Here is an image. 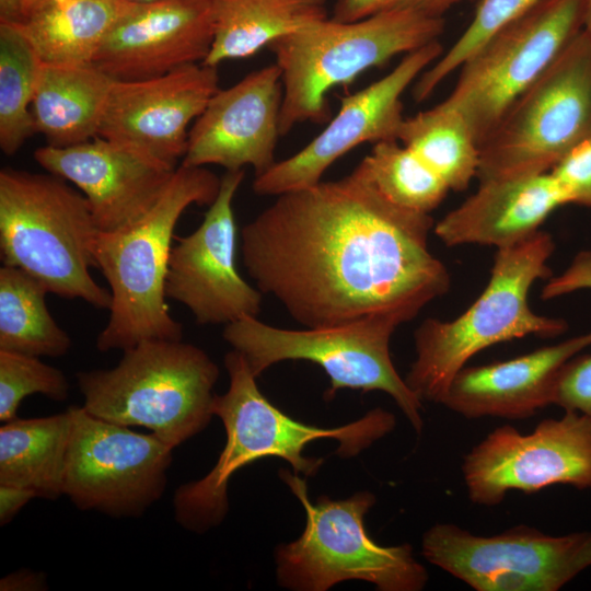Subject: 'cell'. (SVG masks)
<instances>
[{
    "label": "cell",
    "instance_id": "3",
    "mask_svg": "<svg viewBox=\"0 0 591 591\" xmlns=\"http://www.w3.org/2000/svg\"><path fill=\"white\" fill-rule=\"evenodd\" d=\"M221 178L205 166L181 164L154 206L116 232H99L96 268L109 285V317L100 351L126 350L146 340H182L183 326L165 302V279L177 221L190 205L210 206Z\"/></svg>",
    "mask_w": 591,
    "mask_h": 591
},
{
    "label": "cell",
    "instance_id": "16",
    "mask_svg": "<svg viewBox=\"0 0 591 591\" xmlns=\"http://www.w3.org/2000/svg\"><path fill=\"white\" fill-rule=\"evenodd\" d=\"M244 176V170L227 171L200 225L177 237L171 250L165 294L185 305L200 325L257 317L262 309V292L235 266L233 199Z\"/></svg>",
    "mask_w": 591,
    "mask_h": 591
},
{
    "label": "cell",
    "instance_id": "17",
    "mask_svg": "<svg viewBox=\"0 0 591 591\" xmlns=\"http://www.w3.org/2000/svg\"><path fill=\"white\" fill-rule=\"evenodd\" d=\"M217 67L202 62L143 80L114 81L99 136L175 169L188 125L219 90Z\"/></svg>",
    "mask_w": 591,
    "mask_h": 591
},
{
    "label": "cell",
    "instance_id": "19",
    "mask_svg": "<svg viewBox=\"0 0 591 591\" xmlns=\"http://www.w3.org/2000/svg\"><path fill=\"white\" fill-rule=\"evenodd\" d=\"M49 173L74 184L85 196L100 232H116L140 220L158 201L175 169L121 143L96 136L34 152Z\"/></svg>",
    "mask_w": 591,
    "mask_h": 591
},
{
    "label": "cell",
    "instance_id": "13",
    "mask_svg": "<svg viewBox=\"0 0 591 591\" xmlns=\"http://www.w3.org/2000/svg\"><path fill=\"white\" fill-rule=\"evenodd\" d=\"M71 432L63 495L80 510L112 518H139L164 494L173 449L152 432L70 406Z\"/></svg>",
    "mask_w": 591,
    "mask_h": 591
},
{
    "label": "cell",
    "instance_id": "6",
    "mask_svg": "<svg viewBox=\"0 0 591 591\" xmlns=\"http://www.w3.org/2000/svg\"><path fill=\"white\" fill-rule=\"evenodd\" d=\"M444 27V18L387 11L349 22L326 18L274 42L268 48L283 89L281 137L298 124L326 121L332 89L439 40Z\"/></svg>",
    "mask_w": 591,
    "mask_h": 591
},
{
    "label": "cell",
    "instance_id": "10",
    "mask_svg": "<svg viewBox=\"0 0 591 591\" xmlns=\"http://www.w3.org/2000/svg\"><path fill=\"white\" fill-rule=\"evenodd\" d=\"M398 325L385 317L302 331L267 325L244 316L225 325L223 338L241 352L258 378L283 360H308L324 369L331 386L324 397L331 401L341 389L389 394L417 433L424 427L421 399L396 371L390 340Z\"/></svg>",
    "mask_w": 591,
    "mask_h": 591
},
{
    "label": "cell",
    "instance_id": "33",
    "mask_svg": "<svg viewBox=\"0 0 591 591\" xmlns=\"http://www.w3.org/2000/svg\"><path fill=\"white\" fill-rule=\"evenodd\" d=\"M549 174L566 204L591 208V135L569 150Z\"/></svg>",
    "mask_w": 591,
    "mask_h": 591
},
{
    "label": "cell",
    "instance_id": "23",
    "mask_svg": "<svg viewBox=\"0 0 591 591\" xmlns=\"http://www.w3.org/2000/svg\"><path fill=\"white\" fill-rule=\"evenodd\" d=\"M114 81L94 65L43 63L31 108L35 132L54 147L99 136Z\"/></svg>",
    "mask_w": 591,
    "mask_h": 591
},
{
    "label": "cell",
    "instance_id": "41",
    "mask_svg": "<svg viewBox=\"0 0 591 591\" xmlns=\"http://www.w3.org/2000/svg\"><path fill=\"white\" fill-rule=\"evenodd\" d=\"M131 1H136V2H144V1H151V0H131Z\"/></svg>",
    "mask_w": 591,
    "mask_h": 591
},
{
    "label": "cell",
    "instance_id": "21",
    "mask_svg": "<svg viewBox=\"0 0 591 591\" xmlns=\"http://www.w3.org/2000/svg\"><path fill=\"white\" fill-rule=\"evenodd\" d=\"M591 346V331L509 360L464 367L441 405L468 419H525L551 405L560 368Z\"/></svg>",
    "mask_w": 591,
    "mask_h": 591
},
{
    "label": "cell",
    "instance_id": "12",
    "mask_svg": "<svg viewBox=\"0 0 591 591\" xmlns=\"http://www.w3.org/2000/svg\"><path fill=\"white\" fill-rule=\"evenodd\" d=\"M422 555L476 591H556L591 566V531L518 525L486 536L437 523L422 536Z\"/></svg>",
    "mask_w": 591,
    "mask_h": 591
},
{
    "label": "cell",
    "instance_id": "26",
    "mask_svg": "<svg viewBox=\"0 0 591 591\" xmlns=\"http://www.w3.org/2000/svg\"><path fill=\"white\" fill-rule=\"evenodd\" d=\"M70 432L69 409L5 421L0 428V485L28 489L36 498L58 499L63 495Z\"/></svg>",
    "mask_w": 591,
    "mask_h": 591
},
{
    "label": "cell",
    "instance_id": "20",
    "mask_svg": "<svg viewBox=\"0 0 591 591\" xmlns=\"http://www.w3.org/2000/svg\"><path fill=\"white\" fill-rule=\"evenodd\" d=\"M212 39V0L136 2L106 36L93 65L115 81L149 79L204 62Z\"/></svg>",
    "mask_w": 591,
    "mask_h": 591
},
{
    "label": "cell",
    "instance_id": "36",
    "mask_svg": "<svg viewBox=\"0 0 591 591\" xmlns=\"http://www.w3.org/2000/svg\"><path fill=\"white\" fill-rule=\"evenodd\" d=\"M591 289V251L576 254L559 275L549 277L541 291L543 300H552L575 291Z\"/></svg>",
    "mask_w": 591,
    "mask_h": 591
},
{
    "label": "cell",
    "instance_id": "14",
    "mask_svg": "<svg viewBox=\"0 0 591 591\" xmlns=\"http://www.w3.org/2000/svg\"><path fill=\"white\" fill-rule=\"evenodd\" d=\"M470 500L499 505L512 490L533 494L553 485L591 488V418L565 410L531 433L510 425L494 429L464 456Z\"/></svg>",
    "mask_w": 591,
    "mask_h": 591
},
{
    "label": "cell",
    "instance_id": "7",
    "mask_svg": "<svg viewBox=\"0 0 591 591\" xmlns=\"http://www.w3.org/2000/svg\"><path fill=\"white\" fill-rule=\"evenodd\" d=\"M219 368L199 347L182 340H146L124 350L112 369L77 374L92 416L149 429L172 449L202 431Z\"/></svg>",
    "mask_w": 591,
    "mask_h": 591
},
{
    "label": "cell",
    "instance_id": "32",
    "mask_svg": "<svg viewBox=\"0 0 591 591\" xmlns=\"http://www.w3.org/2000/svg\"><path fill=\"white\" fill-rule=\"evenodd\" d=\"M32 394L62 402L68 397L69 382L62 371L39 357L0 350V420L16 418L21 402Z\"/></svg>",
    "mask_w": 591,
    "mask_h": 591
},
{
    "label": "cell",
    "instance_id": "5",
    "mask_svg": "<svg viewBox=\"0 0 591 591\" xmlns=\"http://www.w3.org/2000/svg\"><path fill=\"white\" fill-rule=\"evenodd\" d=\"M85 196L49 174L0 171V256L48 292L108 309L111 292L91 276L99 235Z\"/></svg>",
    "mask_w": 591,
    "mask_h": 591
},
{
    "label": "cell",
    "instance_id": "24",
    "mask_svg": "<svg viewBox=\"0 0 591 591\" xmlns=\"http://www.w3.org/2000/svg\"><path fill=\"white\" fill-rule=\"evenodd\" d=\"M135 4L131 0H48L18 26L43 63L93 65L106 36Z\"/></svg>",
    "mask_w": 591,
    "mask_h": 591
},
{
    "label": "cell",
    "instance_id": "1",
    "mask_svg": "<svg viewBox=\"0 0 591 591\" xmlns=\"http://www.w3.org/2000/svg\"><path fill=\"white\" fill-rule=\"evenodd\" d=\"M433 219L350 173L289 192L241 231L250 277L301 325L385 317L398 326L450 288L429 250Z\"/></svg>",
    "mask_w": 591,
    "mask_h": 591
},
{
    "label": "cell",
    "instance_id": "34",
    "mask_svg": "<svg viewBox=\"0 0 591 591\" xmlns=\"http://www.w3.org/2000/svg\"><path fill=\"white\" fill-rule=\"evenodd\" d=\"M551 405L591 418V355L575 356L558 371Z\"/></svg>",
    "mask_w": 591,
    "mask_h": 591
},
{
    "label": "cell",
    "instance_id": "4",
    "mask_svg": "<svg viewBox=\"0 0 591 591\" xmlns=\"http://www.w3.org/2000/svg\"><path fill=\"white\" fill-rule=\"evenodd\" d=\"M554 250L552 235L542 230L497 248L489 281L466 311L451 321L427 318L417 327L416 358L404 379L421 401L440 404L452 379L493 345L566 332V321L537 314L529 304L531 287L553 276L547 262Z\"/></svg>",
    "mask_w": 591,
    "mask_h": 591
},
{
    "label": "cell",
    "instance_id": "35",
    "mask_svg": "<svg viewBox=\"0 0 591 591\" xmlns=\"http://www.w3.org/2000/svg\"><path fill=\"white\" fill-rule=\"evenodd\" d=\"M473 0H337L332 19L357 21L380 12L408 11L430 18H443L457 4Z\"/></svg>",
    "mask_w": 591,
    "mask_h": 591
},
{
    "label": "cell",
    "instance_id": "38",
    "mask_svg": "<svg viewBox=\"0 0 591 591\" xmlns=\"http://www.w3.org/2000/svg\"><path fill=\"white\" fill-rule=\"evenodd\" d=\"M45 578L39 572L31 570H19L10 573L0 581V590H44L46 588Z\"/></svg>",
    "mask_w": 591,
    "mask_h": 591
},
{
    "label": "cell",
    "instance_id": "40",
    "mask_svg": "<svg viewBox=\"0 0 591 591\" xmlns=\"http://www.w3.org/2000/svg\"><path fill=\"white\" fill-rule=\"evenodd\" d=\"M583 3V30L591 37V0H582Z\"/></svg>",
    "mask_w": 591,
    "mask_h": 591
},
{
    "label": "cell",
    "instance_id": "22",
    "mask_svg": "<svg viewBox=\"0 0 591 591\" xmlns=\"http://www.w3.org/2000/svg\"><path fill=\"white\" fill-rule=\"evenodd\" d=\"M566 200L549 172L541 175L478 183L477 189L433 227L447 246L466 244L497 248L536 231Z\"/></svg>",
    "mask_w": 591,
    "mask_h": 591
},
{
    "label": "cell",
    "instance_id": "8",
    "mask_svg": "<svg viewBox=\"0 0 591 591\" xmlns=\"http://www.w3.org/2000/svg\"><path fill=\"white\" fill-rule=\"evenodd\" d=\"M280 478L302 503L305 529L301 536L276 551L277 579L296 591H325L346 580L373 583L381 591H420L428 581L426 568L409 544L382 546L371 538L364 517L375 502L370 491L315 503L305 480L296 472L279 471Z\"/></svg>",
    "mask_w": 591,
    "mask_h": 591
},
{
    "label": "cell",
    "instance_id": "28",
    "mask_svg": "<svg viewBox=\"0 0 591 591\" xmlns=\"http://www.w3.org/2000/svg\"><path fill=\"white\" fill-rule=\"evenodd\" d=\"M46 287L24 270L0 268V350L61 357L71 339L51 316Z\"/></svg>",
    "mask_w": 591,
    "mask_h": 591
},
{
    "label": "cell",
    "instance_id": "39",
    "mask_svg": "<svg viewBox=\"0 0 591 591\" xmlns=\"http://www.w3.org/2000/svg\"><path fill=\"white\" fill-rule=\"evenodd\" d=\"M47 1L48 0H19L22 21Z\"/></svg>",
    "mask_w": 591,
    "mask_h": 591
},
{
    "label": "cell",
    "instance_id": "30",
    "mask_svg": "<svg viewBox=\"0 0 591 591\" xmlns=\"http://www.w3.org/2000/svg\"><path fill=\"white\" fill-rule=\"evenodd\" d=\"M351 173L391 202L421 213L434 210L450 192L441 177L398 140L374 143Z\"/></svg>",
    "mask_w": 591,
    "mask_h": 591
},
{
    "label": "cell",
    "instance_id": "2",
    "mask_svg": "<svg viewBox=\"0 0 591 591\" xmlns=\"http://www.w3.org/2000/svg\"><path fill=\"white\" fill-rule=\"evenodd\" d=\"M230 384L222 395H215L211 412L221 419L225 445L212 470L202 478L186 483L174 495L175 520L195 533L219 525L229 510L228 484L240 468L264 457H281L296 473L315 475L321 457L304 456L306 444L320 439L336 440V453L352 457L390 433L395 416L382 408L368 412L344 426L322 428L306 425L286 415L260 392L244 356L233 349L224 357Z\"/></svg>",
    "mask_w": 591,
    "mask_h": 591
},
{
    "label": "cell",
    "instance_id": "11",
    "mask_svg": "<svg viewBox=\"0 0 591 591\" xmlns=\"http://www.w3.org/2000/svg\"><path fill=\"white\" fill-rule=\"evenodd\" d=\"M582 30V0H541L462 63L442 102L463 115L480 144Z\"/></svg>",
    "mask_w": 591,
    "mask_h": 591
},
{
    "label": "cell",
    "instance_id": "31",
    "mask_svg": "<svg viewBox=\"0 0 591 591\" xmlns=\"http://www.w3.org/2000/svg\"><path fill=\"white\" fill-rule=\"evenodd\" d=\"M541 0H480L475 14L455 43L415 81L416 102L427 100L454 70L499 30L523 15Z\"/></svg>",
    "mask_w": 591,
    "mask_h": 591
},
{
    "label": "cell",
    "instance_id": "37",
    "mask_svg": "<svg viewBox=\"0 0 591 591\" xmlns=\"http://www.w3.org/2000/svg\"><path fill=\"white\" fill-rule=\"evenodd\" d=\"M33 498L35 494L28 489L0 485V525L12 521L15 514Z\"/></svg>",
    "mask_w": 591,
    "mask_h": 591
},
{
    "label": "cell",
    "instance_id": "15",
    "mask_svg": "<svg viewBox=\"0 0 591 591\" xmlns=\"http://www.w3.org/2000/svg\"><path fill=\"white\" fill-rule=\"evenodd\" d=\"M442 54L441 43L434 40L403 56L383 78L343 97L328 125L300 151L256 176L253 190L262 196H279L314 186L336 160L354 148L398 140L405 119L403 94Z\"/></svg>",
    "mask_w": 591,
    "mask_h": 591
},
{
    "label": "cell",
    "instance_id": "29",
    "mask_svg": "<svg viewBox=\"0 0 591 591\" xmlns=\"http://www.w3.org/2000/svg\"><path fill=\"white\" fill-rule=\"evenodd\" d=\"M42 66L18 24L0 23V148L7 155L35 134L31 108Z\"/></svg>",
    "mask_w": 591,
    "mask_h": 591
},
{
    "label": "cell",
    "instance_id": "9",
    "mask_svg": "<svg viewBox=\"0 0 591 591\" xmlns=\"http://www.w3.org/2000/svg\"><path fill=\"white\" fill-rule=\"evenodd\" d=\"M591 135V37L582 30L479 144L478 183L548 173Z\"/></svg>",
    "mask_w": 591,
    "mask_h": 591
},
{
    "label": "cell",
    "instance_id": "25",
    "mask_svg": "<svg viewBox=\"0 0 591 591\" xmlns=\"http://www.w3.org/2000/svg\"><path fill=\"white\" fill-rule=\"evenodd\" d=\"M213 39L202 63L243 59L328 18L325 0H212Z\"/></svg>",
    "mask_w": 591,
    "mask_h": 591
},
{
    "label": "cell",
    "instance_id": "27",
    "mask_svg": "<svg viewBox=\"0 0 591 591\" xmlns=\"http://www.w3.org/2000/svg\"><path fill=\"white\" fill-rule=\"evenodd\" d=\"M398 141L437 173L450 190L463 192L477 177L479 144L463 115L442 101L405 117Z\"/></svg>",
    "mask_w": 591,
    "mask_h": 591
},
{
    "label": "cell",
    "instance_id": "18",
    "mask_svg": "<svg viewBox=\"0 0 591 591\" xmlns=\"http://www.w3.org/2000/svg\"><path fill=\"white\" fill-rule=\"evenodd\" d=\"M283 97L277 63L219 89L189 130L182 164H216L227 171L252 166L258 176L275 163Z\"/></svg>",
    "mask_w": 591,
    "mask_h": 591
}]
</instances>
